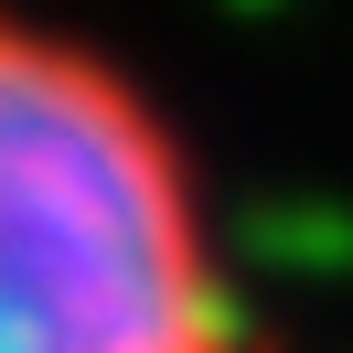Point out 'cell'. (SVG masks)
I'll return each mask as SVG.
<instances>
[{"label": "cell", "instance_id": "cell-1", "mask_svg": "<svg viewBox=\"0 0 353 353\" xmlns=\"http://www.w3.org/2000/svg\"><path fill=\"white\" fill-rule=\"evenodd\" d=\"M0 353H246L236 246L172 108L0 0Z\"/></svg>", "mask_w": 353, "mask_h": 353}]
</instances>
